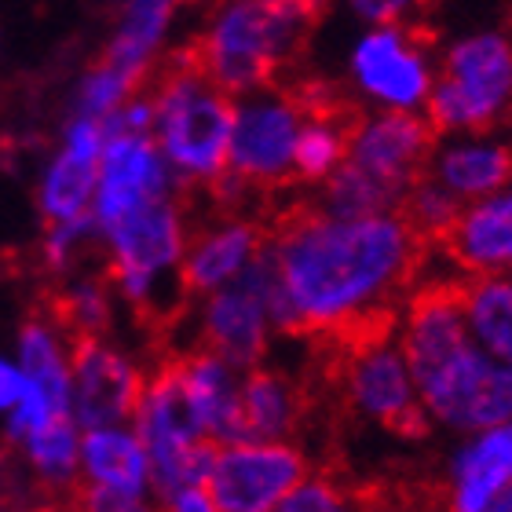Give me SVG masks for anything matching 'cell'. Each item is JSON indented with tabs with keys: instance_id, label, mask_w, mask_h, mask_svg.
Instances as JSON below:
<instances>
[{
	"instance_id": "obj_20",
	"label": "cell",
	"mask_w": 512,
	"mask_h": 512,
	"mask_svg": "<svg viewBox=\"0 0 512 512\" xmlns=\"http://www.w3.org/2000/svg\"><path fill=\"white\" fill-rule=\"evenodd\" d=\"M344 161H348V121L326 110H308L293 147V180L322 183Z\"/></svg>"
},
{
	"instance_id": "obj_18",
	"label": "cell",
	"mask_w": 512,
	"mask_h": 512,
	"mask_svg": "<svg viewBox=\"0 0 512 512\" xmlns=\"http://www.w3.org/2000/svg\"><path fill=\"white\" fill-rule=\"evenodd\" d=\"M77 458L85 461V476L96 487H107V491L121 494L128 502H139L147 494L150 461L139 436H128V432H121L114 425L88 428Z\"/></svg>"
},
{
	"instance_id": "obj_25",
	"label": "cell",
	"mask_w": 512,
	"mask_h": 512,
	"mask_svg": "<svg viewBox=\"0 0 512 512\" xmlns=\"http://www.w3.org/2000/svg\"><path fill=\"white\" fill-rule=\"evenodd\" d=\"M26 447H30V461L48 476V480H70L77 465V454H81L74 417L55 414L52 421H44L41 428H33L30 436H26Z\"/></svg>"
},
{
	"instance_id": "obj_27",
	"label": "cell",
	"mask_w": 512,
	"mask_h": 512,
	"mask_svg": "<svg viewBox=\"0 0 512 512\" xmlns=\"http://www.w3.org/2000/svg\"><path fill=\"white\" fill-rule=\"evenodd\" d=\"M344 505H348V498H344V491L337 483L326 480V476L304 472V476L286 491V498L278 502V509L282 512H341Z\"/></svg>"
},
{
	"instance_id": "obj_9",
	"label": "cell",
	"mask_w": 512,
	"mask_h": 512,
	"mask_svg": "<svg viewBox=\"0 0 512 512\" xmlns=\"http://www.w3.org/2000/svg\"><path fill=\"white\" fill-rule=\"evenodd\" d=\"M308 472V461L289 439H235L220 443L205 491L220 512H271Z\"/></svg>"
},
{
	"instance_id": "obj_12",
	"label": "cell",
	"mask_w": 512,
	"mask_h": 512,
	"mask_svg": "<svg viewBox=\"0 0 512 512\" xmlns=\"http://www.w3.org/2000/svg\"><path fill=\"white\" fill-rule=\"evenodd\" d=\"M425 176L443 183L461 205L476 202L512 180V136L502 128L436 132Z\"/></svg>"
},
{
	"instance_id": "obj_7",
	"label": "cell",
	"mask_w": 512,
	"mask_h": 512,
	"mask_svg": "<svg viewBox=\"0 0 512 512\" xmlns=\"http://www.w3.org/2000/svg\"><path fill=\"white\" fill-rule=\"evenodd\" d=\"M308 107L282 88H253L235 96L227 169L249 187H278L293 180V147Z\"/></svg>"
},
{
	"instance_id": "obj_8",
	"label": "cell",
	"mask_w": 512,
	"mask_h": 512,
	"mask_svg": "<svg viewBox=\"0 0 512 512\" xmlns=\"http://www.w3.org/2000/svg\"><path fill=\"white\" fill-rule=\"evenodd\" d=\"M341 388L348 406L370 425L388 432H421L428 425L417 399L414 370L399 341L388 333H374L370 326L359 330V341L344 359Z\"/></svg>"
},
{
	"instance_id": "obj_31",
	"label": "cell",
	"mask_w": 512,
	"mask_h": 512,
	"mask_svg": "<svg viewBox=\"0 0 512 512\" xmlns=\"http://www.w3.org/2000/svg\"><path fill=\"white\" fill-rule=\"evenodd\" d=\"M491 512H512V487H509V491L498 494V498H494Z\"/></svg>"
},
{
	"instance_id": "obj_3",
	"label": "cell",
	"mask_w": 512,
	"mask_h": 512,
	"mask_svg": "<svg viewBox=\"0 0 512 512\" xmlns=\"http://www.w3.org/2000/svg\"><path fill=\"white\" fill-rule=\"evenodd\" d=\"M436 132L505 128L512 118V30L472 26L436 52V85L425 103Z\"/></svg>"
},
{
	"instance_id": "obj_1",
	"label": "cell",
	"mask_w": 512,
	"mask_h": 512,
	"mask_svg": "<svg viewBox=\"0 0 512 512\" xmlns=\"http://www.w3.org/2000/svg\"><path fill=\"white\" fill-rule=\"evenodd\" d=\"M267 253L286 289L293 333L344 337L366 330L410 289L425 238L399 209L366 216L308 209L278 227Z\"/></svg>"
},
{
	"instance_id": "obj_15",
	"label": "cell",
	"mask_w": 512,
	"mask_h": 512,
	"mask_svg": "<svg viewBox=\"0 0 512 512\" xmlns=\"http://www.w3.org/2000/svg\"><path fill=\"white\" fill-rule=\"evenodd\" d=\"M267 249V238L260 224L246 216H224L202 235L187 238L180 256V286L187 297H205L213 289L235 282L256 256Z\"/></svg>"
},
{
	"instance_id": "obj_23",
	"label": "cell",
	"mask_w": 512,
	"mask_h": 512,
	"mask_svg": "<svg viewBox=\"0 0 512 512\" xmlns=\"http://www.w3.org/2000/svg\"><path fill=\"white\" fill-rule=\"evenodd\" d=\"M99 180V158L85 150L66 147V154L52 165L48 180H44L41 205L52 220H70V216L85 213Z\"/></svg>"
},
{
	"instance_id": "obj_19",
	"label": "cell",
	"mask_w": 512,
	"mask_h": 512,
	"mask_svg": "<svg viewBox=\"0 0 512 512\" xmlns=\"http://www.w3.org/2000/svg\"><path fill=\"white\" fill-rule=\"evenodd\" d=\"M458 293L472 341L494 359L512 363V271L469 275Z\"/></svg>"
},
{
	"instance_id": "obj_24",
	"label": "cell",
	"mask_w": 512,
	"mask_h": 512,
	"mask_svg": "<svg viewBox=\"0 0 512 512\" xmlns=\"http://www.w3.org/2000/svg\"><path fill=\"white\" fill-rule=\"evenodd\" d=\"M399 213L410 220V227H414L425 242L428 238L439 242V238L454 227V220H458L461 202L443 187V183H436L432 176L421 172V176L403 191V198H399Z\"/></svg>"
},
{
	"instance_id": "obj_26",
	"label": "cell",
	"mask_w": 512,
	"mask_h": 512,
	"mask_svg": "<svg viewBox=\"0 0 512 512\" xmlns=\"http://www.w3.org/2000/svg\"><path fill=\"white\" fill-rule=\"evenodd\" d=\"M139 77L128 74V70H118V66H103L96 74L85 81V92H81V114L85 118H107L110 110H118L128 99V92L136 88Z\"/></svg>"
},
{
	"instance_id": "obj_13",
	"label": "cell",
	"mask_w": 512,
	"mask_h": 512,
	"mask_svg": "<svg viewBox=\"0 0 512 512\" xmlns=\"http://www.w3.org/2000/svg\"><path fill=\"white\" fill-rule=\"evenodd\" d=\"M512 487V421L461 432L443 469V494L454 512H491Z\"/></svg>"
},
{
	"instance_id": "obj_10",
	"label": "cell",
	"mask_w": 512,
	"mask_h": 512,
	"mask_svg": "<svg viewBox=\"0 0 512 512\" xmlns=\"http://www.w3.org/2000/svg\"><path fill=\"white\" fill-rule=\"evenodd\" d=\"M436 128L414 110H370L348 125V161L392 187L399 198L425 172Z\"/></svg>"
},
{
	"instance_id": "obj_21",
	"label": "cell",
	"mask_w": 512,
	"mask_h": 512,
	"mask_svg": "<svg viewBox=\"0 0 512 512\" xmlns=\"http://www.w3.org/2000/svg\"><path fill=\"white\" fill-rule=\"evenodd\" d=\"M315 187H319V205L315 209L333 216H366V213H381V209H399V194L392 187H384L366 169H359L355 161L337 165Z\"/></svg>"
},
{
	"instance_id": "obj_28",
	"label": "cell",
	"mask_w": 512,
	"mask_h": 512,
	"mask_svg": "<svg viewBox=\"0 0 512 512\" xmlns=\"http://www.w3.org/2000/svg\"><path fill=\"white\" fill-rule=\"evenodd\" d=\"M341 8H348L363 26H377V22H414L417 11L425 8V0H337Z\"/></svg>"
},
{
	"instance_id": "obj_30",
	"label": "cell",
	"mask_w": 512,
	"mask_h": 512,
	"mask_svg": "<svg viewBox=\"0 0 512 512\" xmlns=\"http://www.w3.org/2000/svg\"><path fill=\"white\" fill-rule=\"evenodd\" d=\"M169 505L180 512H213V498H209L205 487H180L169 498Z\"/></svg>"
},
{
	"instance_id": "obj_6",
	"label": "cell",
	"mask_w": 512,
	"mask_h": 512,
	"mask_svg": "<svg viewBox=\"0 0 512 512\" xmlns=\"http://www.w3.org/2000/svg\"><path fill=\"white\" fill-rule=\"evenodd\" d=\"M344 70L355 99L370 110L425 114L436 85V48L410 22H377L352 41Z\"/></svg>"
},
{
	"instance_id": "obj_2",
	"label": "cell",
	"mask_w": 512,
	"mask_h": 512,
	"mask_svg": "<svg viewBox=\"0 0 512 512\" xmlns=\"http://www.w3.org/2000/svg\"><path fill=\"white\" fill-rule=\"evenodd\" d=\"M326 0H224L194 48L202 74L227 96L271 85L319 26Z\"/></svg>"
},
{
	"instance_id": "obj_4",
	"label": "cell",
	"mask_w": 512,
	"mask_h": 512,
	"mask_svg": "<svg viewBox=\"0 0 512 512\" xmlns=\"http://www.w3.org/2000/svg\"><path fill=\"white\" fill-rule=\"evenodd\" d=\"M150 103H154L158 147L176 176L187 183H213L227 169L235 96L213 85L191 52L172 55Z\"/></svg>"
},
{
	"instance_id": "obj_22",
	"label": "cell",
	"mask_w": 512,
	"mask_h": 512,
	"mask_svg": "<svg viewBox=\"0 0 512 512\" xmlns=\"http://www.w3.org/2000/svg\"><path fill=\"white\" fill-rule=\"evenodd\" d=\"M172 8H176V0H132L118 41L110 44L107 63L143 77V70L150 63V52L158 48L161 33L169 30Z\"/></svg>"
},
{
	"instance_id": "obj_16",
	"label": "cell",
	"mask_w": 512,
	"mask_h": 512,
	"mask_svg": "<svg viewBox=\"0 0 512 512\" xmlns=\"http://www.w3.org/2000/svg\"><path fill=\"white\" fill-rule=\"evenodd\" d=\"M114 260L128 271L147 275H169L180 267L183 246H187V220L172 205V198H147L132 205L125 216H118L107 227Z\"/></svg>"
},
{
	"instance_id": "obj_29",
	"label": "cell",
	"mask_w": 512,
	"mask_h": 512,
	"mask_svg": "<svg viewBox=\"0 0 512 512\" xmlns=\"http://www.w3.org/2000/svg\"><path fill=\"white\" fill-rule=\"evenodd\" d=\"M22 392H26V374H22V366H11L0 359V410H11V406L22 399Z\"/></svg>"
},
{
	"instance_id": "obj_5",
	"label": "cell",
	"mask_w": 512,
	"mask_h": 512,
	"mask_svg": "<svg viewBox=\"0 0 512 512\" xmlns=\"http://www.w3.org/2000/svg\"><path fill=\"white\" fill-rule=\"evenodd\" d=\"M414 381L425 421L450 436L512 421V363L483 352L472 337L414 374Z\"/></svg>"
},
{
	"instance_id": "obj_17",
	"label": "cell",
	"mask_w": 512,
	"mask_h": 512,
	"mask_svg": "<svg viewBox=\"0 0 512 512\" xmlns=\"http://www.w3.org/2000/svg\"><path fill=\"white\" fill-rule=\"evenodd\" d=\"M242 428L246 439H289L304 414V395L297 381L282 370L256 363L242 370Z\"/></svg>"
},
{
	"instance_id": "obj_14",
	"label": "cell",
	"mask_w": 512,
	"mask_h": 512,
	"mask_svg": "<svg viewBox=\"0 0 512 512\" xmlns=\"http://www.w3.org/2000/svg\"><path fill=\"white\" fill-rule=\"evenodd\" d=\"M454 271L494 275L512 271V180L476 202L461 205L458 220L436 242Z\"/></svg>"
},
{
	"instance_id": "obj_11",
	"label": "cell",
	"mask_w": 512,
	"mask_h": 512,
	"mask_svg": "<svg viewBox=\"0 0 512 512\" xmlns=\"http://www.w3.org/2000/svg\"><path fill=\"white\" fill-rule=\"evenodd\" d=\"M136 370L125 363V355L110 352L85 333L74 344V363H70V417L77 428H107L118 425L121 417L136 414L139 406Z\"/></svg>"
}]
</instances>
